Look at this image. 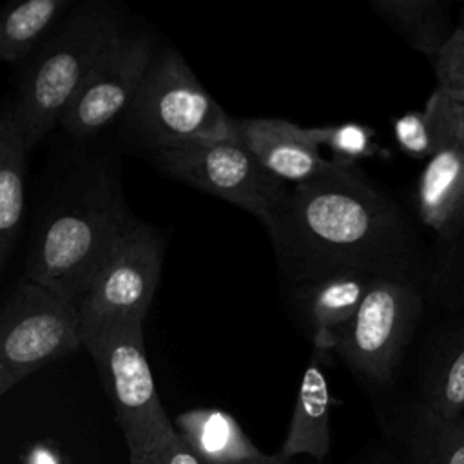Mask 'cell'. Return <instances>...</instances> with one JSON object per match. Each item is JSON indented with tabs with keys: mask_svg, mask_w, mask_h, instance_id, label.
Returning a JSON list of instances; mask_svg holds the SVG:
<instances>
[{
	"mask_svg": "<svg viewBox=\"0 0 464 464\" xmlns=\"http://www.w3.org/2000/svg\"><path fill=\"white\" fill-rule=\"evenodd\" d=\"M123 31V20L112 7L85 4L42 45L9 107L27 149L36 147L62 121L96 62Z\"/></svg>",
	"mask_w": 464,
	"mask_h": 464,
	"instance_id": "cell-3",
	"label": "cell"
},
{
	"mask_svg": "<svg viewBox=\"0 0 464 464\" xmlns=\"http://www.w3.org/2000/svg\"><path fill=\"white\" fill-rule=\"evenodd\" d=\"M290 464H294V460H292V462H290Z\"/></svg>",
	"mask_w": 464,
	"mask_h": 464,
	"instance_id": "cell-29",
	"label": "cell"
},
{
	"mask_svg": "<svg viewBox=\"0 0 464 464\" xmlns=\"http://www.w3.org/2000/svg\"><path fill=\"white\" fill-rule=\"evenodd\" d=\"M154 53L156 45L147 33L125 29L96 62L60 125L71 136L85 140L123 116Z\"/></svg>",
	"mask_w": 464,
	"mask_h": 464,
	"instance_id": "cell-10",
	"label": "cell"
},
{
	"mask_svg": "<svg viewBox=\"0 0 464 464\" xmlns=\"http://www.w3.org/2000/svg\"><path fill=\"white\" fill-rule=\"evenodd\" d=\"M179 437L208 464H290L281 453L261 451L236 417L221 408H192L174 419Z\"/></svg>",
	"mask_w": 464,
	"mask_h": 464,
	"instance_id": "cell-13",
	"label": "cell"
},
{
	"mask_svg": "<svg viewBox=\"0 0 464 464\" xmlns=\"http://www.w3.org/2000/svg\"><path fill=\"white\" fill-rule=\"evenodd\" d=\"M460 25H464V13H462V22H460Z\"/></svg>",
	"mask_w": 464,
	"mask_h": 464,
	"instance_id": "cell-28",
	"label": "cell"
},
{
	"mask_svg": "<svg viewBox=\"0 0 464 464\" xmlns=\"http://www.w3.org/2000/svg\"><path fill=\"white\" fill-rule=\"evenodd\" d=\"M370 5L410 47L422 53L431 62L453 33L450 25V9L444 2L372 0Z\"/></svg>",
	"mask_w": 464,
	"mask_h": 464,
	"instance_id": "cell-17",
	"label": "cell"
},
{
	"mask_svg": "<svg viewBox=\"0 0 464 464\" xmlns=\"http://www.w3.org/2000/svg\"><path fill=\"white\" fill-rule=\"evenodd\" d=\"M437 105L428 100L422 112H408L393 123L399 147L415 158L431 156L442 145H453L444 129Z\"/></svg>",
	"mask_w": 464,
	"mask_h": 464,
	"instance_id": "cell-21",
	"label": "cell"
},
{
	"mask_svg": "<svg viewBox=\"0 0 464 464\" xmlns=\"http://www.w3.org/2000/svg\"><path fill=\"white\" fill-rule=\"evenodd\" d=\"M446 107H448V120H450L453 143L464 152V100H457L446 94Z\"/></svg>",
	"mask_w": 464,
	"mask_h": 464,
	"instance_id": "cell-26",
	"label": "cell"
},
{
	"mask_svg": "<svg viewBox=\"0 0 464 464\" xmlns=\"http://www.w3.org/2000/svg\"><path fill=\"white\" fill-rule=\"evenodd\" d=\"M424 408L444 420H455L464 411V337L448 348L430 372Z\"/></svg>",
	"mask_w": 464,
	"mask_h": 464,
	"instance_id": "cell-20",
	"label": "cell"
},
{
	"mask_svg": "<svg viewBox=\"0 0 464 464\" xmlns=\"http://www.w3.org/2000/svg\"><path fill=\"white\" fill-rule=\"evenodd\" d=\"M69 0H27L13 5L0 22V58L9 63L24 60Z\"/></svg>",
	"mask_w": 464,
	"mask_h": 464,
	"instance_id": "cell-19",
	"label": "cell"
},
{
	"mask_svg": "<svg viewBox=\"0 0 464 464\" xmlns=\"http://www.w3.org/2000/svg\"><path fill=\"white\" fill-rule=\"evenodd\" d=\"M375 276L343 272L290 286L294 310L314 344V355L335 353Z\"/></svg>",
	"mask_w": 464,
	"mask_h": 464,
	"instance_id": "cell-11",
	"label": "cell"
},
{
	"mask_svg": "<svg viewBox=\"0 0 464 464\" xmlns=\"http://www.w3.org/2000/svg\"><path fill=\"white\" fill-rule=\"evenodd\" d=\"M420 312L422 299L417 285L377 277L343 334L335 355L366 381L388 382L417 326Z\"/></svg>",
	"mask_w": 464,
	"mask_h": 464,
	"instance_id": "cell-9",
	"label": "cell"
},
{
	"mask_svg": "<svg viewBox=\"0 0 464 464\" xmlns=\"http://www.w3.org/2000/svg\"><path fill=\"white\" fill-rule=\"evenodd\" d=\"M143 464H208L201 459L181 437L179 433L154 451Z\"/></svg>",
	"mask_w": 464,
	"mask_h": 464,
	"instance_id": "cell-24",
	"label": "cell"
},
{
	"mask_svg": "<svg viewBox=\"0 0 464 464\" xmlns=\"http://www.w3.org/2000/svg\"><path fill=\"white\" fill-rule=\"evenodd\" d=\"M132 219L114 179L100 178L44 219L24 277L76 304Z\"/></svg>",
	"mask_w": 464,
	"mask_h": 464,
	"instance_id": "cell-2",
	"label": "cell"
},
{
	"mask_svg": "<svg viewBox=\"0 0 464 464\" xmlns=\"http://www.w3.org/2000/svg\"><path fill=\"white\" fill-rule=\"evenodd\" d=\"M417 210L444 237L464 225V152L457 145H442L428 158L417 183Z\"/></svg>",
	"mask_w": 464,
	"mask_h": 464,
	"instance_id": "cell-14",
	"label": "cell"
},
{
	"mask_svg": "<svg viewBox=\"0 0 464 464\" xmlns=\"http://www.w3.org/2000/svg\"><path fill=\"white\" fill-rule=\"evenodd\" d=\"M411 464H464V417L444 420L422 404L408 430Z\"/></svg>",
	"mask_w": 464,
	"mask_h": 464,
	"instance_id": "cell-18",
	"label": "cell"
},
{
	"mask_svg": "<svg viewBox=\"0 0 464 464\" xmlns=\"http://www.w3.org/2000/svg\"><path fill=\"white\" fill-rule=\"evenodd\" d=\"M121 428L129 464H143L178 435L158 395L145 353L143 324L118 323L83 341Z\"/></svg>",
	"mask_w": 464,
	"mask_h": 464,
	"instance_id": "cell-5",
	"label": "cell"
},
{
	"mask_svg": "<svg viewBox=\"0 0 464 464\" xmlns=\"http://www.w3.org/2000/svg\"><path fill=\"white\" fill-rule=\"evenodd\" d=\"M332 393L321 364L315 357L306 366L297 390L292 419L281 455L285 459H295L297 455H308L317 462H323L330 451V413Z\"/></svg>",
	"mask_w": 464,
	"mask_h": 464,
	"instance_id": "cell-15",
	"label": "cell"
},
{
	"mask_svg": "<svg viewBox=\"0 0 464 464\" xmlns=\"http://www.w3.org/2000/svg\"><path fill=\"white\" fill-rule=\"evenodd\" d=\"M161 263L160 232L134 218L114 241L76 303L82 339L118 323L143 324L160 283Z\"/></svg>",
	"mask_w": 464,
	"mask_h": 464,
	"instance_id": "cell-8",
	"label": "cell"
},
{
	"mask_svg": "<svg viewBox=\"0 0 464 464\" xmlns=\"http://www.w3.org/2000/svg\"><path fill=\"white\" fill-rule=\"evenodd\" d=\"M22 464H65L60 446L53 439H40L31 444L22 453Z\"/></svg>",
	"mask_w": 464,
	"mask_h": 464,
	"instance_id": "cell-25",
	"label": "cell"
},
{
	"mask_svg": "<svg viewBox=\"0 0 464 464\" xmlns=\"http://www.w3.org/2000/svg\"><path fill=\"white\" fill-rule=\"evenodd\" d=\"M266 234L290 286L343 272L419 281L408 218L357 165L297 183Z\"/></svg>",
	"mask_w": 464,
	"mask_h": 464,
	"instance_id": "cell-1",
	"label": "cell"
},
{
	"mask_svg": "<svg viewBox=\"0 0 464 464\" xmlns=\"http://www.w3.org/2000/svg\"><path fill=\"white\" fill-rule=\"evenodd\" d=\"M315 145L326 147L334 154V161L357 165L359 160L372 158L377 150L373 130L361 123H337L324 127H308Z\"/></svg>",
	"mask_w": 464,
	"mask_h": 464,
	"instance_id": "cell-22",
	"label": "cell"
},
{
	"mask_svg": "<svg viewBox=\"0 0 464 464\" xmlns=\"http://www.w3.org/2000/svg\"><path fill=\"white\" fill-rule=\"evenodd\" d=\"M362 464H401L397 460H393L392 457H382V455H375V457H370L368 460H364Z\"/></svg>",
	"mask_w": 464,
	"mask_h": 464,
	"instance_id": "cell-27",
	"label": "cell"
},
{
	"mask_svg": "<svg viewBox=\"0 0 464 464\" xmlns=\"http://www.w3.org/2000/svg\"><path fill=\"white\" fill-rule=\"evenodd\" d=\"M437 89L464 100V25L453 29L451 36L433 60Z\"/></svg>",
	"mask_w": 464,
	"mask_h": 464,
	"instance_id": "cell-23",
	"label": "cell"
},
{
	"mask_svg": "<svg viewBox=\"0 0 464 464\" xmlns=\"http://www.w3.org/2000/svg\"><path fill=\"white\" fill-rule=\"evenodd\" d=\"M27 143L9 107L0 116V268L4 270L20 236L25 207Z\"/></svg>",
	"mask_w": 464,
	"mask_h": 464,
	"instance_id": "cell-16",
	"label": "cell"
},
{
	"mask_svg": "<svg viewBox=\"0 0 464 464\" xmlns=\"http://www.w3.org/2000/svg\"><path fill=\"white\" fill-rule=\"evenodd\" d=\"M83 346L74 303L22 277L0 312V393Z\"/></svg>",
	"mask_w": 464,
	"mask_h": 464,
	"instance_id": "cell-7",
	"label": "cell"
},
{
	"mask_svg": "<svg viewBox=\"0 0 464 464\" xmlns=\"http://www.w3.org/2000/svg\"><path fill=\"white\" fill-rule=\"evenodd\" d=\"M150 160L163 174L250 212L265 230L292 190L237 138L194 140L156 150Z\"/></svg>",
	"mask_w": 464,
	"mask_h": 464,
	"instance_id": "cell-6",
	"label": "cell"
},
{
	"mask_svg": "<svg viewBox=\"0 0 464 464\" xmlns=\"http://www.w3.org/2000/svg\"><path fill=\"white\" fill-rule=\"evenodd\" d=\"M236 138L279 179L304 183L343 163L321 156L308 127L281 118H234ZM346 165V163H344Z\"/></svg>",
	"mask_w": 464,
	"mask_h": 464,
	"instance_id": "cell-12",
	"label": "cell"
},
{
	"mask_svg": "<svg viewBox=\"0 0 464 464\" xmlns=\"http://www.w3.org/2000/svg\"><path fill=\"white\" fill-rule=\"evenodd\" d=\"M123 123L150 152L194 140L236 138L234 118L207 92L174 47L156 49Z\"/></svg>",
	"mask_w": 464,
	"mask_h": 464,
	"instance_id": "cell-4",
	"label": "cell"
}]
</instances>
